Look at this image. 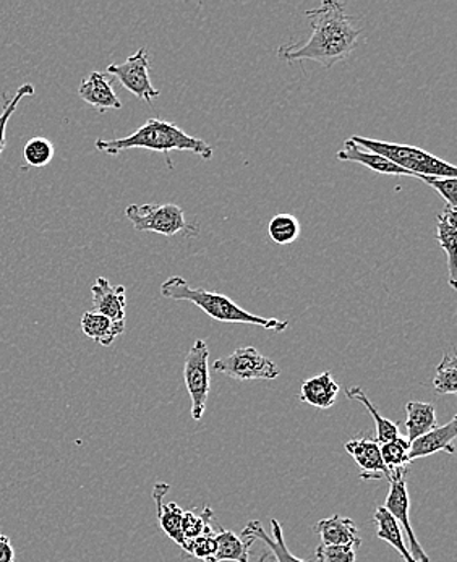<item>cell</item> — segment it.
I'll return each instance as SVG.
<instances>
[{
  "label": "cell",
  "instance_id": "cell-1",
  "mask_svg": "<svg viewBox=\"0 0 457 562\" xmlns=\"http://www.w3.org/2000/svg\"><path fill=\"white\" fill-rule=\"evenodd\" d=\"M312 22V34L303 44H285L278 56L288 63L315 60L320 66L331 68L346 60L356 50L360 29L347 15L343 2L325 0L316 9L306 10Z\"/></svg>",
  "mask_w": 457,
  "mask_h": 562
},
{
  "label": "cell",
  "instance_id": "cell-2",
  "mask_svg": "<svg viewBox=\"0 0 457 562\" xmlns=\"http://www.w3.org/2000/svg\"><path fill=\"white\" fill-rule=\"evenodd\" d=\"M149 149L169 155L170 151H189L203 159L213 158V148L204 139L196 138L177 127L172 122L149 119L145 125L119 139H97L98 151L105 155L118 156L127 149Z\"/></svg>",
  "mask_w": 457,
  "mask_h": 562
},
{
  "label": "cell",
  "instance_id": "cell-3",
  "mask_svg": "<svg viewBox=\"0 0 457 562\" xmlns=\"http://www.w3.org/2000/svg\"><path fill=\"white\" fill-rule=\"evenodd\" d=\"M161 295L164 299L192 302L193 305L203 310L210 318L216 319V322L231 323V325L260 326L263 329L276 333H285L289 329V322H286V319L254 315V313L241 308L237 303L232 302L226 295L207 291V289L192 288L180 276H172V278L163 282Z\"/></svg>",
  "mask_w": 457,
  "mask_h": 562
},
{
  "label": "cell",
  "instance_id": "cell-4",
  "mask_svg": "<svg viewBox=\"0 0 457 562\" xmlns=\"http://www.w3.org/2000/svg\"><path fill=\"white\" fill-rule=\"evenodd\" d=\"M350 139L357 143L360 148L383 156L392 165L408 170L414 179L419 176L457 179L456 166L442 161V159L436 158L432 153L424 151V149L409 145H398V143L380 142V139L367 138V136H353Z\"/></svg>",
  "mask_w": 457,
  "mask_h": 562
},
{
  "label": "cell",
  "instance_id": "cell-5",
  "mask_svg": "<svg viewBox=\"0 0 457 562\" xmlns=\"http://www.w3.org/2000/svg\"><path fill=\"white\" fill-rule=\"evenodd\" d=\"M125 216L138 232H155L164 237H174L180 232L193 235L196 226L187 223L186 213L177 204H131Z\"/></svg>",
  "mask_w": 457,
  "mask_h": 562
},
{
  "label": "cell",
  "instance_id": "cell-6",
  "mask_svg": "<svg viewBox=\"0 0 457 562\" xmlns=\"http://www.w3.org/2000/svg\"><path fill=\"white\" fill-rule=\"evenodd\" d=\"M183 380L192 398V418L200 422L210 396V349L207 340L197 339L183 363Z\"/></svg>",
  "mask_w": 457,
  "mask_h": 562
},
{
  "label": "cell",
  "instance_id": "cell-7",
  "mask_svg": "<svg viewBox=\"0 0 457 562\" xmlns=\"http://www.w3.org/2000/svg\"><path fill=\"white\" fill-rule=\"evenodd\" d=\"M213 370L237 381L276 380L281 374L278 364L255 347H241L231 356L218 359Z\"/></svg>",
  "mask_w": 457,
  "mask_h": 562
},
{
  "label": "cell",
  "instance_id": "cell-8",
  "mask_svg": "<svg viewBox=\"0 0 457 562\" xmlns=\"http://www.w3.org/2000/svg\"><path fill=\"white\" fill-rule=\"evenodd\" d=\"M405 476H408V469L392 470L390 480H388L390 482V493H388L383 507L394 517L395 522L408 535L409 551H411L412 558L417 562H430L428 554L425 553L424 548L419 543L417 537H415L414 530H412L411 519H409L411 497H409L408 480H405Z\"/></svg>",
  "mask_w": 457,
  "mask_h": 562
},
{
  "label": "cell",
  "instance_id": "cell-9",
  "mask_svg": "<svg viewBox=\"0 0 457 562\" xmlns=\"http://www.w3.org/2000/svg\"><path fill=\"white\" fill-rule=\"evenodd\" d=\"M108 74L114 75L122 87L135 94L138 100L152 104L156 98H159V91L149 80V53L146 47L136 50L124 64L109 66Z\"/></svg>",
  "mask_w": 457,
  "mask_h": 562
},
{
  "label": "cell",
  "instance_id": "cell-10",
  "mask_svg": "<svg viewBox=\"0 0 457 562\" xmlns=\"http://www.w3.org/2000/svg\"><path fill=\"white\" fill-rule=\"evenodd\" d=\"M344 448L360 467L361 480H390V470L381 459L380 445L375 438L350 439Z\"/></svg>",
  "mask_w": 457,
  "mask_h": 562
},
{
  "label": "cell",
  "instance_id": "cell-11",
  "mask_svg": "<svg viewBox=\"0 0 457 562\" xmlns=\"http://www.w3.org/2000/svg\"><path fill=\"white\" fill-rule=\"evenodd\" d=\"M456 436L457 418L455 417L443 427L433 428L432 431L412 441L411 448H409V461L428 458V456L436 454V452L456 454Z\"/></svg>",
  "mask_w": 457,
  "mask_h": 562
},
{
  "label": "cell",
  "instance_id": "cell-12",
  "mask_svg": "<svg viewBox=\"0 0 457 562\" xmlns=\"http://www.w3.org/2000/svg\"><path fill=\"white\" fill-rule=\"evenodd\" d=\"M93 294L94 312L112 322H125V308H127V297H125L124 285H111L105 278H98L91 285Z\"/></svg>",
  "mask_w": 457,
  "mask_h": 562
},
{
  "label": "cell",
  "instance_id": "cell-13",
  "mask_svg": "<svg viewBox=\"0 0 457 562\" xmlns=\"http://www.w3.org/2000/svg\"><path fill=\"white\" fill-rule=\"evenodd\" d=\"M78 97L99 112L108 109H122V102L112 88V81L101 71H91L78 88Z\"/></svg>",
  "mask_w": 457,
  "mask_h": 562
},
{
  "label": "cell",
  "instance_id": "cell-14",
  "mask_svg": "<svg viewBox=\"0 0 457 562\" xmlns=\"http://www.w3.org/2000/svg\"><path fill=\"white\" fill-rule=\"evenodd\" d=\"M169 483L163 482L156 483L155 488H153V499H155L156 510H158V524L170 540L176 541L180 548H183V544H186V538L182 533L183 510L180 509L179 504H164V497L169 493Z\"/></svg>",
  "mask_w": 457,
  "mask_h": 562
},
{
  "label": "cell",
  "instance_id": "cell-15",
  "mask_svg": "<svg viewBox=\"0 0 457 562\" xmlns=\"http://www.w3.org/2000/svg\"><path fill=\"white\" fill-rule=\"evenodd\" d=\"M313 530L322 538V544H334V547L353 544V547L360 548L359 529L349 517H341L336 514L330 519L319 520L313 526Z\"/></svg>",
  "mask_w": 457,
  "mask_h": 562
},
{
  "label": "cell",
  "instance_id": "cell-16",
  "mask_svg": "<svg viewBox=\"0 0 457 562\" xmlns=\"http://www.w3.org/2000/svg\"><path fill=\"white\" fill-rule=\"evenodd\" d=\"M272 537L266 533L265 529L258 520H252L242 530V537L245 540H261L269 553L275 557L278 562H306L294 557L286 544L285 535H282L281 524L276 519H271Z\"/></svg>",
  "mask_w": 457,
  "mask_h": 562
},
{
  "label": "cell",
  "instance_id": "cell-17",
  "mask_svg": "<svg viewBox=\"0 0 457 562\" xmlns=\"http://www.w3.org/2000/svg\"><path fill=\"white\" fill-rule=\"evenodd\" d=\"M436 238L445 251L448 260L449 285L453 291L457 289V265H456V245H457V210L446 206L443 213L436 216Z\"/></svg>",
  "mask_w": 457,
  "mask_h": 562
},
{
  "label": "cell",
  "instance_id": "cell-18",
  "mask_svg": "<svg viewBox=\"0 0 457 562\" xmlns=\"http://www.w3.org/2000/svg\"><path fill=\"white\" fill-rule=\"evenodd\" d=\"M341 387L333 380L331 371H323L316 376L303 381L300 386V401L316 408H331L336 402Z\"/></svg>",
  "mask_w": 457,
  "mask_h": 562
},
{
  "label": "cell",
  "instance_id": "cell-19",
  "mask_svg": "<svg viewBox=\"0 0 457 562\" xmlns=\"http://www.w3.org/2000/svg\"><path fill=\"white\" fill-rule=\"evenodd\" d=\"M337 159H339V161L357 162V165L368 167V169L374 170V172L384 173V176L412 177V173H409L408 170L392 165V162L388 161L383 156L375 155V153L360 148V146L350 138L344 142V148L337 151Z\"/></svg>",
  "mask_w": 457,
  "mask_h": 562
},
{
  "label": "cell",
  "instance_id": "cell-20",
  "mask_svg": "<svg viewBox=\"0 0 457 562\" xmlns=\"http://www.w3.org/2000/svg\"><path fill=\"white\" fill-rule=\"evenodd\" d=\"M81 331L94 342L111 347L125 333V322H112L97 312H87L81 318Z\"/></svg>",
  "mask_w": 457,
  "mask_h": 562
},
{
  "label": "cell",
  "instance_id": "cell-21",
  "mask_svg": "<svg viewBox=\"0 0 457 562\" xmlns=\"http://www.w3.org/2000/svg\"><path fill=\"white\" fill-rule=\"evenodd\" d=\"M436 428V408L428 402L411 401L405 405V430L412 442Z\"/></svg>",
  "mask_w": 457,
  "mask_h": 562
},
{
  "label": "cell",
  "instance_id": "cell-22",
  "mask_svg": "<svg viewBox=\"0 0 457 562\" xmlns=\"http://www.w3.org/2000/svg\"><path fill=\"white\" fill-rule=\"evenodd\" d=\"M216 537V553L208 562H248L254 540L238 538L234 531L220 529Z\"/></svg>",
  "mask_w": 457,
  "mask_h": 562
},
{
  "label": "cell",
  "instance_id": "cell-23",
  "mask_svg": "<svg viewBox=\"0 0 457 562\" xmlns=\"http://www.w3.org/2000/svg\"><path fill=\"white\" fill-rule=\"evenodd\" d=\"M374 520L377 524V537L380 540L387 541L392 548H395L401 553L404 562H417L412 558L411 551H409L408 544H405L401 527H399L394 517L383 506L375 510Z\"/></svg>",
  "mask_w": 457,
  "mask_h": 562
},
{
  "label": "cell",
  "instance_id": "cell-24",
  "mask_svg": "<svg viewBox=\"0 0 457 562\" xmlns=\"http://www.w3.org/2000/svg\"><path fill=\"white\" fill-rule=\"evenodd\" d=\"M346 396L347 398H350V401L360 402V404L370 412L371 417H374L375 425H377V438H375V441H377L378 445H383V442L391 441V439L401 436L399 435L398 425H395L394 422L384 418L383 415L374 407L370 398L365 396L364 391H361L359 386H353L349 387V390H346Z\"/></svg>",
  "mask_w": 457,
  "mask_h": 562
},
{
  "label": "cell",
  "instance_id": "cell-25",
  "mask_svg": "<svg viewBox=\"0 0 457 562\" xmlns=\"http://www.w3.org/2000/svg\"><path fill=\"white\" fill-rule=\"evenodd\" d=\"M269 238L276 245H291L300 237V223L292 214H276L268 226Z\"/></svg>",
  "mask_w": 457,
  "mask_h": 562
},
{
  "label": "cell",
  "instance_id": "cell-26",
  "mask_svg": "<svg viewBox=\"0 0 457 562\" xmlns=\"http://www.w3.org/2000/svg\"><path fill=\"white\" fill-rule=\"evenodd\" d=\"M433 387L436 393L445 394V396L457 393V359L453 350L446 352L442 362L436 367Z\"/></svg>",
  "mask_w": 457,
  "mask_h": 562
},
{
  "label": "cell",
  "instance_id": "cell-27",
  "mask_svg": "<svg viewBox=\"0 0 457 562\" xmlns=\"http://www.w3.org/2000/svg\"><path fill=\"white\" fill-rule=\"evenodd\" d=\"M409 448H411V442L402 436L380 445L381 459H383V463L390 470V473L392 470L408 469L411 465Z\"/></svg>",
  "mask_w": 457,
  "mask_h": 562
},
{
  "label": "cell",
  "instance_id": "cell-28",
  "mask_svg": "<svg viewBox=\"0 0 457 562\" xmlns=\"http://www.w3.org/2000/svg\"><path fill=\"white\" fill-rule=\"evenodd\" d=\"M214 513L210 506H204L203 513L197 516L192 510H183L182 533L186 540H196L201 535L214 533L213 524Z\"/></svg>",
  "mask_w": 457,
  "mask_h": 562
},
{
  "label": "cell",
  "instance_id": "cell-29",
  "mask_svg": "<svg viewBox=\"0 0 457 562\" xmlns=\"http://www.w3.org/2000/svg\"><path fill=\"white\" fill-rule=\"evenodd\" d=\"M54 145L51 139L43 138V136H34L25 143L23 148V161L29 167H46L53 161Z\"/></svg>",
  "mask_w": 457,
  "mask_h": 562
},
{
  "label": "cell",
  "instance_id": "cell-30",
  "mask_svg": "<svg viewBox=\"0 0 457 562\" xmlns=\"http://www.w3.org/2000/svg\"><path fill=\"white\" fill-rule=\"evenodd\" d=\"M34 93H36V88H34V85L25 83L19 88L15 97L10 98V100H7V98L3 97L5 102H3L2 112H0V155H2L3 149H5L7 124H9L10 119H12L13 112L16 111V108H19L20 101H22L23 98L33 97Z\"/></svg>",
  "mask_w": 457,
  "mask_h": 562
},
{
  "label": "cell",
  "instance_id": "cell-31",
  "mask_svg": "<svg viewBox=\"0 0 457 562\" xmlns=\"http://www.w3.org/2000/svg\"><path fill=\"white\" fill-rule=\"evenodd\" d=\"M415 179H421L426 186L435 189L438 195L446 201V206L457 210V179H452V177L428 176H419L415 177Z\"/></svg>",
  "mask_w": 457,
  "mask_h": 562
},
{
  "label": "cell",
  "instance_id": "cell-32",
  "mask_svg": "<svg viewBox=\"0 0 457 562\" xmlns=\"http://www.w3.org/2000/svg\"><path fill=\"white\" fill-rule=\"evenodd\" d=\"M214 535L216 533L201 535L196 540H186L182 550L190 557H196L204 562L213 560L214 553H216V537Z\"/></svg>",
  "mask_w": 457,
  "mask_h": 562
},
{
  "label": "cell",
  "instance_id": "cell-33",
  "mask_svg": "<svg viewBox=\"0 0 457 562\" xmlns=\"http://www.w3.org/2000/svg\"><path fill=\"white\" fill-rule=\"evenodd\" d=\"M357 548L353 544H320L316 548V562H356Z\"/></svg>",
  "mask_w": 457,
  "mask_h": 562
},
{
  "label": "cell",
  "instance_id": "cell-34",
  "mask_svg": "<svg viewBox=\"0 0 457 562\" xmlns=\"http://www.w3.org/2000/svg\"><path fill=\"white\" fill-rule=\"evenodd\" d=\"M0 562H15L12 540L5 533H0Z\"/></svg>",
  "mask_w": 457,
  "mask_h": 562
},
{
  "label": "cell",
  "instance_id": "cell-35",
  "mask_svg": "<svg viewBox=\"0 0 457 562\" xmlns=\"http://www.w3.org/2000/svg\"><path fill=\"white\" fill-rule=\"evenodd\" d=\"M268 554L269 553L261 554L260 560H258V562H265L266 558H268Z\"/></svg>",
  "mask_w": 457,
  "mask_h": 562
}]
</instances>
